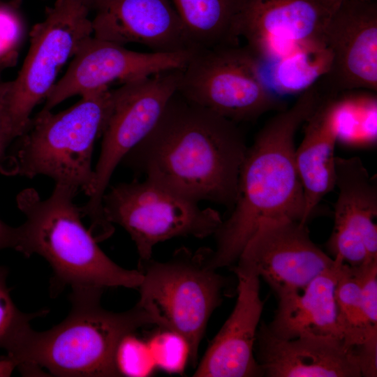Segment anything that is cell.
<instances>
[{
  "label": "cell",
  "mask_w": 377,
  "mask_h": 377,
  "mask_svg": "<svg viewBox=\"0 0 377 377\" xmlns=\"http://www.w3.org/2000/svg\"><path fill=\"white\" fill-rule=\"evenodd\" d=\"M341 1L242 0L238 32L263 64H271L300 45L324 40Z\"/></svg>",
  "instance_id": "cell-12"
},
{
  "label": "cell",
  "mask_w": 377,
  "mask_h": 377,
  "mask_svg": "<svg viewBox=\"0 0 377 377\" xmlns=\"http://www.w3.org/2000/svg\"><path fill=\"white\" fill-rule=\"evenodd\" d=\"M93 36L121 45L137 43L155 52L196 50L170 0H82Z\"/></svg>",
  "instance_id": "cell-16"
},
{
  "label": "cell",
  "mask_w": 377,
  "mask_h": 377,
  "mask_svg": "<svg viewBox=\"0 0 377 377\" xmlns=\"http://www.w3.org/2000/svg\"><path fill=\"white\" fill-rule=\"evenodd\" d=\"M257 362L268 377H360L355 348L332 336L282 339L263 323L257 331Z\"/></svg>",
  "instance_id": "cell-18"
},
{
  "label": "cell",
  "mask_w": 377,
  "mask_h": 377,
  "mask_svg": "<svg viewBox=\"0 0 377 377\" xmlns=\"http://www.w3.org/2000/svg\"><path fill=\"white\" fill-rule=\"evenodd\" d=\"M232 271L262 277L277 297L300 291L337 260L311 240L307 224L281 219L263 224L247 242Z\"/></svg>",
  "instance_id": "cell-11"
},
{
  "label": "cell",
  "mask_w": 377,
  "mask_h": 377,
  "mask_svg": "<svg viewBox=\"0 0 377 377\" xmlns=\"http://www.w3.org/2000/svg\"><path fill=\"white\" fill-rule=\"evenodd\" d=\"M316 84L300 94L289 108L278 111L248 147L241 166L235 202L214 234L208 265L232 267L264 223L290 219L304 222L305 202L295 162V137L321 100Z\"/></svg>",
  "instance_id": "cell-2"
},
{
  "label": "cell",
  "mask_w": 377,
  "mask_h": 377,
  "mask_svg": "<svg viewBox=\"0 0 377 377\" xmlns=\"http://www.w3.org/2000/svg\"><path fill=\"white\" fill-rule=\"evenodd\" d=\"M196 49L239 45L242 0H170Z\"/></svg>",
  "instance_id": "cell-21"
},
{
  "label": "cell",
  "mask_w": 377,
  "mask_h": 377,
  "mask_svg": "<svg viewBox=\"0 0 377 377\" xmlns=\"http://www.w3.org/2000/svg\"><path fill=\"white\" fill-rule=\"evenodd\" d=\"M247 149L237 123L177 91L152 131L121 162L186 198L231 211Z\"/></svg>",
  "instance_id": "cell-1"
},
{
  "label": "cell",
  "mask_w": 377,
  "mask_h": 377,
  "mask_svg": "<svg viewBox=\"0 0 377 377\" xmlns=\"http://www.w3.org/2000/svg\"><path fill=\"white\" fill-rule=\"evenodd\" d=\"M182 68L135 79L112 89L111 108L101 135L92 191L87 203L80 207L96 235H104L112 228L105 218L102 200L114 170L154 128L177 91Z\"/></svg>",
  "instance_id": "cell-9"
},
{
  "label": "cell",
  "mask_w": 377,
  "mask_h": 377,
  "mask_svg": "<svg viewBox=\"0 0 377 377\" xmlns=\"http://www.w3.org/2000/svg\"><path fill=\"white\" fill-rule=\"evenodd\" d=\"M209 248L193 251L177 249L166 261L138 263L142 281L137 305L159 328L182 335L190 349L189 363L195 367L208 320L221 305L228 279L207 264Z\"/></svg>",
  "instance_id": "cell-6"
},
{
  "label": "cell",
  "mask_w": 377,
  "mask_h": 377,
  "mask_svg": "<svg viewBox=\"0 0 377 377\" xmlns=\"http://www.w3.org/2000/svg\"><path fill=\"white\" fill-rule=\"evenodd\" d=\"M177 92L237 124L286 108L246 45L195 50L182 68Z\"/></svg>",
  "instance_id": "cell-8"
},
{
  "label": "cell",
  "mask_w": 377,
  "mask_h": 377,
  "mask_svg": "<svg viewBox=\"0 0 377 377\" xmlns=\"http://www.w3.org/2000/svg\"><path fill=\"white\" fill-rule=\"evenodd\" d=\"M112 89L105 87L87 95L58 113L41 110L0 162L9 175L33 178L44 175L61 184L92 191L94 143L101 137L109 117Z\"/></svg>",
  "instance_id": "cell-5"
},
{
  "label": "cell",
  "mask_w": 377,
  "mask_h": 377,
  "mask_svg": "<svg viewBox=\"0 0 377 377\" xmlns=\"http://www.w3.org/2000/svg\"><path fill=\"white\" fill-rule=\"evenodd\" d=\"M15 138L3 122L0 117V162L4 158L10 145Z\"/></svg>",
  "instance_id": "cell-30"
},
{
  "label": "cell",
  "mask_w": 377,
  "mask_h": 377,
  "mask_svg": "<svg viewBox=\"0 0 377 377\" xmlns=\"http://www.w3.org/2000/svg\"><path fill=\"white\" fill-rule=\"evenodd\" d=\"M313 279L300 291L278 297L274 318L267 324L276 337L292 339L302 336H332L341 339L337 320L334 290L339 266Z\"/></svg>",
  "instance_id": "cell-20"
},
{
  "label": "cell",
  "mask_w": 377,
  "mask_h": 377,
  "mask_svg": "<svg viewBox=\"0 0 377 377\" xmlns=\"http://www.w3.org/2000/svg\"><path fill=\"white\" fill-rule=\"evenodd\" d=\"M105 219L122 227L134 242L138 263L151 258L153 248L177 237L205 238L222 223L219 213L145 178L120 183L102 200Z\"/></svg>",
  "instance_id": "cell-10"
},
{
  "label": "cell",
  "mask_w": 377,
  "mask_h": 377,
  "mask_svg": "<svg viewBox=\"0 0 377 377\" xmlns=\"http://www.w3.org/2000/svg\"><path fill=\"white\" fill-rule=\"evenodd\" d=\"M93 35L89 9L82 0H54L30 33V45L17 77L7 81L0 117L15 139L27 128L34 109L45 101L59 73Z\"/></svg>",
  "instance_id": "cell-7"
},
{
  "label": "cell",
  "mask_w": 377,
  "mask_h": 377,
  "mask_svg": "<svg viewBox=\"0 0 377 377\" xmlns=\"http://www.w3.org/2000/svg\"><path fill=\"white\" fill-rule=\"evenodd\" d=\"M324 41L331 61L316 83L323 94L377 91L376 0H341L327 25Z\"/></svg>",
  "instance_id": "cell-13"
},
{
  "label": "cell",
  "mask_w": 377,
  "mask_h": 377,
  "mask_svg": "<svg viewBox=\"0 0 377 377\" xmlns=\"http://www.w3.org/2000/svg\"><path fill=\"white\" fill-rule=\"evenodd\" d=\"M334 228L327 242L332 258L350 267L377 260V182L357 156L335 158Z\"/></svg>",
  "instance_id": "cell-15"
},
{
  "label": "cell",
  "mask_w": 377,
  "mask_h": 377,
  "mask_svg": "<svg viewBox=\"0 0 377 377\" xmlns=\"http://www.w3.org/2000/svg\"><path fill=\"white\" fill-rule=\"evenodd\" d=\"M354 267L360 283L363 313L371 325H377V260Z\"/></svg>",
  "instance_id": "cell-28"
},
{
  "label": "cell",
  "mask_w": 377,
  "mask_h": 377,
  "mask_svg": "<svg viewBox=\"0 0 377 377\" xmlns=\"http://www.w3.org/2000/svg\"><path fill=\"white\" fill-rule=\"evenodd\" d=\"M338 97L324 95L303 124L304 137L295 149L307 223L323 198L335 188L334 149L339 129Z\"/></svg>",
  "instance_id": "cell-19"
},
{
  "label": "cell",
  "mask_w": 377,
  "mask_h": 377,
  "mask_svg": "<svg viewBox=\"0 0 377 377\" xmlns=\"http://www.w3.org/2000/svg\"><path fill=\"white\" fill-rule=\"evenodd\" d=\"M147 342L156 368L170 374L184 372L186 363L189 362L190 349L182 335L160 328Z\"/></svg>",
  "instance_id": "cell-26"
},
{
  "label": "cell",
  "mask_w": 377,
  "mask_h": 377,
  "mask_svg": "<svg viewBox=\"0 0 377 377\" xmlns=\"http://www.w3.org/2000/svg\"><path fill=\"white\" fill-rule=\"evenodd\" d=\"M1 73H0V104L2 101L3 97L5 94L6 89V85H7V81H3L1 79Z\"/></svg>",
  "instance_id": "cell-31"
},
{
  "label": "cell",
  "mask_w": 377,
  "mask_h": 377,
  "mask_svg": "<svg viewBox=\"0 0 377 377\" xmlns=\"http://www.w3.org/2000/svg\"><path fill=\"white\" fill-rule=\"evenodd\" d=\"M334 299L338 326L348 346L356 348L377 337V325H371L363 313L360 283L354 267L340 263Z\"/></svg>",
  "instance_id": "cell-23"
},
{
  "label": "cell",
  "mask_w": 377,
  "mask_h": 377,
  "mask_svg": "<svg viewBox=\"0 0 377 377\" xmlns=\"http://www.w3.org/2000/svg\"><path fill=\"white\" fill-rule=\"evenodd\" d=\"M77 193L61 184H55L45 199L32 188L22 191L16 201L25 221L16 227L14 249L27 257L37 254L49 263L54 293L66 286L72 290L138 288L142 272L112 261L84 227L80 207L73 202Z\"/></svg>",
  "instance_id": "cell-4"
},
{
  "label": "cell",
  "mask_w": 377,
  "mask_h": 377,
  "mask_svg": "<svg viewBox=\"0 0 377 377\" xmlns=\"http://www.w3.org/2000/svg\"><path fill=\"white\" fill-rule=\"evenodd\" d=\"M27 31L20 1H0V73L16 64Z\"/></svg>",
  "instance_id": "cell-24"
},
{
  "label": "cell",
  "mask_w": 377,
  "mask_h": 377,
  "mask_svg": "<svg viewBox=\"0 0 377 377\" xmlns=\"http://www.w3.org/2000/svg\"><path fill=\"white\" fill-rule=\"evenodd\" d=\"M115 364L120 376L146 377L156 369L147 342L134 333L125 336L119 342Z\"/></svg>",
  "instance_id": "cell-27"
},
{
  "label": "cell",
  "mask_w": 377,
  "mask_h": 377,
  "mask_svg": "<svg viewBox=\"0 0 377 377\" xmlns=\"http://www.w3.org/2000/svg\"><path fill=\"white\" fill-rule=\"evenodd\" d=\"M16 239V227H12L0 219V251L14 249Z\"/></svg>",
  "instance_id": "cell-29"
},
{
  "label": "cell",
  "mask_w": 377,
  "mask_h": 377,
  "mask_svg": "<svg viewBox=\"0 0 377 377\" xmlns=\"http://www.w3.org/2000/svg\"><path fill=\"white\" fill-rule=\"evenodd\" d=\"M8 274V269L0 266V348L6 350L30 326L31 320L48 313L47 309H41L31 313L21 311L10 294L6 283Z\"/></svg>",
  "instance_id": "cell-25"
},
{
  "label": "cell",
  "mask_w": 377,
  "mask_h": 377,
  "mask_svg": "<svg viewBox=\"0 0 377 377\" xmlns=\"http://www.w3.org/2000/svg\"><path fill=\"white\" fill-rule=\"evenodd\" d=\"M103 290H72L71 308L59 324L43 332L25 329L6 350L24 376L117 377L115 353L121 340L139 328L154 325L135 304L124 312L101 305Z\"/></svg>",
  "instance_id": "cell-3"
},
{
  "label": "cell",
  "mask_w": 377,
  "mask_h": 377,
  "mask_svg": "<svg viewBox=\"0 0 377 377\" xmlns=\"http://www.w3.org/2000/svg\"><path fill=\"white\" fill-rule=\"evenodd\" d=\"M193 52H140L92 35L81 44L42 109L51 110L69 98L110 87L114 82L123 84L165 71L182 68Z\"/></svg>",
  "instance_id": "cell-14"
},
{
  "label": "cell",
  "mask_w": 377,
  "mask_h": 377,
  "mask_svg": "<svg viewBox=\"0 0 377 377\" xmlns=\"http://www.w3.org/2000/svg\"><path fill=\"white\" fill-rule=\"evenodd\" d=\"M232 272L238 281L235 306L195 367L193 376H263L253 350L263 309L260 278L252 273Z\"/></svg>",
  "instance_id": "cell-17"
},
{
  "label": "cell",
  "mask_w": 377,
  "mask_h": 377,
  "mask_svg": "<svg viewBox=\"0 0 377 377\" xmlns=\"http://www.w3.org/2000/svg\"><path fill=\"white\" fill-rule=\"evenodd\" d=\"M330 61L324 40L306 43L271 64L272 75L267 82L279 96L302 93L327 73Z\"/></svg>",
  "instance_id": "cell-22"
}]
</instances>
